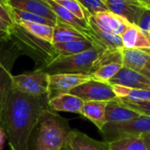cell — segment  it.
<instances>
[{"mask_svg": "<svg viewBox=\"0 0 150 150\" xmlns=\"http://www.w3.org/2000/svg\"><path fill=\"white\" fill-rule=\"evenodd\" d=\"M49 98H36L11 88L6 95L0 126L6 133L11 150H29V142Z\"/></svg>", "mask_w": 150, "mask_h": 150, "instance_id": "6da1fadb", "label": "cell"}, {"mask_svg": "<svg viewBox=\"0 0 150 150\" xmlns=\"http://www.w3.org/2000/svg\"><path fill=\"white\" fill-rule=\"evenodd\" d=\"M34 129L35 137L29 144V150H61L72 130L68 120L50 108L42 112Z\"/></svg>", "mask_w": 150, "mask_h": 150, "instance_id": "7a4b0ae2", "label": "cell"}, {"mask_svg": "<svg viewBox=\"0 0 150 150\" xmlns=\"http://www.w3.org/2000/svg\"><path fill=\"white\" fill-rule=\"evenodd\" d=\"M103 51V48L96 46L79 54L58 55L40 69L49 75L62 73L91 75L95 62Z\"/></svg>", "mask_w": 150, "mask_h": 150, "instance_id": "3957f363", "label": "cell"}, {"mask_svg": "<svg viewBox=\"0 0 150 150\" xmlns=\"http://www.w3.org/2000/svg\"><path fill=\"white\" fill-rule=\"evenodd\" d=\"M11 37H15L18 47L36 62L38 69L42 68L58 56L53 43L33 36L18 24H13Z\"/></svg>", "mask_w": 150, "mask_h": 150, "instance_id": "277c9868", "label": "cell"}, {"mask_svg": "<svg viewBox=\"0 0 150 150\" xmlns=\"http://www.w3.org/2000/svg\"><path fill=\"white\" fill-rule=\"evenodd\" d=\"M100 132L107 143L123 138L142 137L150 133V117L140 115L127 122L106 123Z\"/></svg>", "mask_w": 150, "mask_h": 150, "instance_id": "5b68a950", "label": "cell"}, {"mask_svg": "<svg viewBox=\"0 0 150 150\" xmlns=\"http://www.w3.org/2000/svg\"><path fill=\"white\" fill-rule=\"evenodd\" d=\"M11 88L36 98H49V74L37 69L11 76Z\"/></svg>", "mask_w": 150, "mask_h": 150, "instance_id": "8992f818", "label": "cell"}, {"mask_svg": "<svg viewBox=\"0 0 150 150\" xmlns=\"http://www.w3.org/2000/svg\"><path fill=\"white\" fill-rule=\"evenodd\" d=\"M84 102L88 101H105L109 102L117 98L112 86L108 83H103L91 78L87 82L80 84L69 91Z\"/></svg>", "mask_w": 150, "mask_h": 150, "instance_id": "52a82bcc", "label": "cell"}, {"mask_svg": "<svg viewBox=\"0 0 150 150\" xmlns=\"http://www.w3.org/2000/svg\"><path fill=\"white\" fill-rule=\"evenodd\" d=\"M91 78L87 74H53L49 75V99L56 95L69 91Z\"/></svg>", "mask_w": 150, "mask_h": 150, "instance_id": "ba28073f", "label": "cell"}, {"mask_svg": "<svg viewBox=\"0 0 150 150\" xmlns=\"http://www.w3.org/2000/svg\"><path fill=\"white\" fill-rule=\"evenodd\" d=\"M107 10L116 13L131 24H139L142 15L148 10L139 0H105L103 2Z\"/></svg>", "mask_w": 150, "mask_h": 150, "instance_id": "9c48e42d", "label": "cell"}, {"mask_svg": "<svg viewBox=\"0 0 150 150\" xmlns=\"http://www.w3.org/2000/svg\"><path fill=\"white\" fill-rule=\"evenodd\" d=\"M95 23L103 30L115 35L121 36L131 23L125 18L110 11H103L91 15Z\"/></svg>", "mask_w": 150, "mask_h": 150, "instance_id": "30bf717a", "label": "cell"}, {"mask_svg": "<svg viewBox=\"0 0 150 150\" xmlns=\"http://www.w3.org/2000/svg\"><path fill=\"white\" fill-rule=\"evenodd\" d=\"M89 37L91 41L97 47L106 49H123L121 36L112 34L99 27L91 16L89 18Z\"/></svg>", "mask_w": 150, "mask_h": 150, "instance_id": "8fae6325", "label": "cell"}, {"mask_svg": "<svg viewBox=\"0 0 150 150\" xmlns=\"http://www.w3.org/2000/svg\"><path fill=\"white\" fill-rule=\"evenodd\" d=\"M123 66L150 80V53L140 49H122Z\"/></svg>", "mask_w": 150, "mask_h": 150, "instance_id": "7c38bea8", "label": "cell"}, {"mask_svg": "<svg viewBox=\"0 0 150 150\" xmlns=\"http://www.w3.org/2000/svg\"><path fill=\"white\" fill-rule=\"evenodd\" d=\"M11 8L25 11L56 23L58 18L46 0H8Z\"/></svg>", "mask_w": 150, "mask_h": 150, "instance_id": "4fadbf2b", "label": "cell"}, {"mask_svg": "<svg viewBox=\"0 0 150 150\" xmlns=\"http://www.w3.org/2000/svg\"><path fill=\"white\" fill-rule=\"evenodd\" d=\"M109 83L111 85L116 84L128 88L150 90V80L149 78L126 67H123L118 74L109 81Z\"/></svg>", "mask_w": 150, "mask_h": 150, "instance_id": "5bb4252c", "label": "cell"}, {"mask_svg": "<svg viewBox=\"0 0 150 150\" xmlns=\"http://www.w3.org/2000/svg\"><path fill=\"white\" fill-rule=\"evenodd\" d=\"M121 38L124 48L140 49L150 53L149 38L139 25L131 24Z\"/></svg>", "mask_w": 150, "mask_h": 150, "instance_id": "9a60e30c", "label": "cell"}, {"mask_svg": "<svg viewBox=\"0 0 150 150\" xmlns=\"http://www.w3.org/2000/svg\"><path fill=\"white\" fill-rule=\"evenodd\" d=\"M65 146L69 150H110L107 142L93 140L77 130H71Z\"/></svg>", "mask_w": 150, "mask_h": 150, "instance_id": "2e32d148", "label": "cell"}, {"mask_svg": "<svg viewBox=\"0 0 150 150\" xmlns=\"http://www.w3.org/2000/svg\"><path fill=\"white\" fill-rule=\"evenodd\" d=\"M84 101L80 98L70 93H62L51 98L48 101V106L54 112H66L73 113H81Z\"/></svg>", "mask_w": 150, "mask_h": 150, "instance_id": "e0dca14e", "label": "cell"}, {"mask_svg": "<svg viewBox=\"0 0 150 150\" xmlns=\"http://www.w3.org/2000/svg\"><path fill=\"white\" fill-rule=\"evenodd\" d=\"M141 114L126 106L119 98L109 101L105 111L107 123H123L130 121Z\"/></svg>", "mask_w": 150, "mask_h": 150, "instance_id": "ac0fdd59", "label": "cell"}, {"mask_svg": "<svg viewBox=\"0 0 150 150\" xmlns=\"http://www.w3.org/2000/svg\"><path fill=\"white\" fill-rule=\"evenodd\" d=\"M108 102L105 101H88L84 102L80 115L91 121L100 131L107 123L105 111Z\"/></svg>", "mask_w": 150, "mask_h": 150, "instance_id": "d6986e66", "label": "cell"}, {"mask_svg": "<svg viewBox=\"0 0 150 150\" xmlns=\"http://www.w3.org/2000/svg\"><path fill=\"white\" fill-rule=\"evenodd\" d=\"M90 40L89 37L82 31L59 19L56 21L55 25L54 26L53 44L75 41V40Z\"/></svg>", "mask_w": 150, "mask_h": 150, "instance_id": "ffe728a7", "label": "cell"}, {"mask_svg": "<svg viewBox=\"0 0 150 150\" xmlns=\"http://www.w3.org/2000/svg\"><path fill=\"white\" fill-rule=\"evenodd\" d=\"M46 1L48 3L50 7L53 9V11L56 14L59 20L77 28L78 30L82 31L89 37V20L80 19L79 18L75 16L73 13H71L69 11H68L66 8H64L60 4H58L54 1H52V0H46ZM89 39H90V37H89ZM90 40H91V39H90Z\"/></svg>", "mask_w": 150, "mask_h": 150, "instance_id": "44dd1931", "label": "cell"}, {"mask_svg": "<svg viewBox=\"0 0 150 150\" xmlns=\"http://www.w3.org/2000/svg\"><path fill=\"white\" fill-rule=\"evenodd\" d=\"M117 98L133 103L146 102L150 100V90L128 88L121 85H112Z\"/></svg>", "mask_w": 150, "mask_h": 150, "instance_id": "7402d4cb", "label": "cell"}, {"mask_svg": "<svg viewBox=\"0 0 150 150\" xmlns=\"http://www.w3.org/2000/svg\"><path fill=\"white\" fill-rule=\"evenodd\" d=\"M54 47L58 55H70L84 52L96 46L91 41L84 40L62 43H54Z\"/></svg>", "mask_w": 150, "mask_h": 150, "instance_id": "603a6c76", "label": "cell"}, {"mask_svg": "<svg viewBox=\"0 0 150 150\" xmlns=\"http://www.w3.org/2000/svg\"><path fill=\"white\" fill-rule=\"evenodd\" d=\"M14 23L24 27L28 33H30L33 36L40 40H43L45 41L53 43L54 26L42 25V24H37V23H31V22H26V21H18V22H14Z\"/></svg>", "mask_w": 150, "mask_h": 150, "instance_id": "cb8c5ba5", "label": "cell"}, {"mask_svg": "<svg viewBox=\"0 0 150 150\" xmlns=\"http://www.w3.org/2000/svg\"><path fill=\"white\" fill-rule=\"evenodd\" d=\"M123 67V63L119 62L105 63L99 66L95 71H93L91 74V76L94 80L109 83V81L115 76Z\"/></svg>", "mask_w": 150, "mask_h": 150, "instance_id": "d4e9b609", "label": "cell"}, {"mask_svg": "<svg viewBox=\"0 0 150 150\" xmlns=\"http://www.w3.org/2000/svg\"><path fill=\"white\" fill-rule=\"evenodd\" d=\"M110 150H148L141 137H129L109 142Z\"/></svg>", "mask_w": 150, "mask_h": 150, "instance_id": "484cf974", "label": "cell"}, {"mask_svg": "<svg viewBox=\"0 0 150 150\" xmlns=\"http://www.w3.org/2000/svg\"><path fill=\"white\" fill-rule=\"evenodd\" d=\"M10 13L12 17L13 23L14 22H18V21H26V22H31V23H37V24H42V25H51L54 26L55 22L47 19L46 18L21 11L18 9L15 8H11L10 7Z\"/></svg>", "mask_w": 150, "mask_h": 150, "instance_id": "4316f807", "label": "cell"}, {"mask_svg": "<svg viewBox=\"0 0 150 150\" xmlns=\"http://www.w3.org/2000/svg\"><path fill=\"white\" fill-rule=\"evenodd\" d=\"M57 3V2H56ZM62 6L66 8L75 16L83 20H89L91 14L78 0H65L58 2Z\"/></svg>", "mask_w": 150, "mask_h": 150, "instance_id": "83f0119b", "label": "cell"}, {"mask_svg": "<svg viewBox=\"0 0 150 150\" xmlns=\"http://www.w3.org/2000/svg\"><path fill=\"white\" fill-rule=\"evenodd\" d=\"M11 76L12 75L5 66H0V114L6 95L11 88Z\"/></svg>", "mask_w": 150, "mask_h": 150, "instance_id": "f1b7e54d", "label": "cell"}, {"mask_svg": "<svg viewBox=\"0 0 150 150\" xmlns=\"http://www.w3.org/2000/svg\"><path fill=\"white\" fill-rule=\"evenodd\" d=\"M120 101L126 106L137 112L141 115H145V116L150 117V100L146 101V102H140V103H133V102H128L125 100H120Z\"/></svg>", "mask_w": 150, "mask_h": 150, "instance_id": "f546056e", "label": "cell"}, {"mask_svg": "<svg viewBox=\"0 0 150 150\" xmlns=\"http://www.w3.org/2000/svg\"><path fill=\"white\" fill-rule=\"evenodd\" d=\"M91 15L98 11H107L106 6L101 0H78Z\"/></svg>", "mask_w": 150, "mask_h": 150, "instance_id": "4dcf8cb0", "label": "cell"}, {"mask_svg": "<svg viewBox=\"0 0 150 150\" xmlns=\"http://www.w3.org/2000/svg\"><path fill=\"white\" fill-rule=\"evenodd\" d=\"M13 24H11L0 18V42L11 40L12 34Z\"/></svg>", "mask_w": 150, "mask_h": 150, "instance_id": "1f68e13d", "label": "cell"}, {"mask_svg": "<svg viewBox=\"0 0 150 150\" xmlns=\"http://www.w3.org/2000/svg\"><path fill=\"white\" fill-rule=\"evenodd\" d=\"M0 18L4 19L5 21H7L9 23H11V24H13V19H12V17L10 13V10L5 8L1 4H0Z\"/></svg>", "mask_w": 150, "mask_h": 150, "instance_id": "d6a6232c", "label": "cell"}, {"mask_svg": "<svg viewBox=\"0 0 150 150\" xmlns=\"http://www.w3.org/2000/svg\"><path fill=\"white\" fill-rule=\"evenodd\" d=\"M7 140V135L4 128L0 126V150L4 149V146L5 143V141Z\"/></svg>", "mask_w": 150, "mask_h": 150, "instance_id": "836d02e7", "label": "cell"}, {"mask_svg": "<svg viewBox=\"0 0 150 150\" xmlns=\"http://www.w3.org/2000/svg\"><path fill=\"white\" fill-rule=\"evenodd\" d=\"M141 138H142V140L144 141L146 146H147V149L148 150H150V133L149 134H147L145 135H142Z\"/></svg>", "mask_w": 150, "mask_h": 150, "instance_id": "e575fe53", "label": "cell"}, {"mask_svg": "<svg viewBox=\"0 0 150 150\" xmlns=\"http://www.w3.org/2000/svg\"><path fill=\"white\" fill-rule=\"evenodd\" d=\"M139 1L142 4V5H143L146 9L150 10V0H139Z\"/></svg>", "mask_w": 150, "mask_h": 150, "instance_id": "d590c367", "label": "cell"}, {"mask_svg": "<svg viewBox=\"0 0 150 150\" xmlns=\"http://www.w3.org/2000/svg\"><path fill=\"white\" fill-rule=\"evenodd\" d=\"M0 4H1L2 5H4L5 8H7V9L10 10V7H9V5H8V0H0Z\"/></svg>", "mask_w": 150, "mask_h": 150, "instance_id": "8d00e7d4", "label": "cell"}, {"mask_svg": "<svg viewBox=\"0 0 150 150\" xmlns=\"http://www.w3.org/2000/svg\"><path fill=\"white\" fill-rule=\"evenodd\" d=\"M145 33H146V34L149 36L150 38V21L149 23V25H148V28H147V30L145 31Z\"/></svg>", "mask_w": 150, "mask_h": 150, "instance_id": "74e56055", "label": "cell"}, {"mask_svg": "<svg viewBox=\"0 0 150 150\" xmlns=\"http://www.w3.org/2000/svg\"><path fill=\"white\" fill-rule=\"evenodd\" d=\"M61 150H69V149L67 148V146H64V147H63V148H62V149Z\"/></svg>", "mask_w": 150, "mask_h": 150, "instance_id": "f35d334b", "label": "cell"}, {"mask_svg": "<svg viewBox=\"0 0 150 150\" xmlns=\"http://www.w3.org/2000/svg\"><path fill=\"white\" fill-rule=\"evenodd\" d=\"M52 1H54V2H61V1H65V0H52Z\"/></svg>", "mask_w": 150, "mask_h": 150, "instance_id": "ab89813d", "label": "cell"}, {"mask_svg": "<svg viewBox=\"0 0 150 150\" xmlns=\"http://www.w3.org/2000/svg\"><path fill=\"white\" fill-rule=\"evenodd\" d=\"M3 65V63H2V62H1V60H0V66H2Z\"/></svg>", "mask_w": 150, "mask_h": 150, "instance_id": "60d3db41", "label": "cell"}, {"mask_svg": "<svg viewBox=\"0 0 150 150\" xmlns=\"http://www.w3.org/2000/svg\"><path fill=\"white\" fill-rule=\"evenodd\" d=\"M101 1H102V2H104V1H105V0H101Z\"/></svg>", "mask_w": 150, "mask_h": 150, "instance_id": "b9f144b4", "label": "cell"}, {"mask_svg": "<svg viewBox=\"0 0 150 150\" xmlns=\"http://www.w3.org/2000/svg\"><path fill=\"white\" fill-rule=\"evenodd\" d=\"M149 40H150V38H149Z\"/></svg>", "mask_w": 150, "mask_h": 150, "instance_id": "7bdbcfd3", "label": "cell"}]
</instances>
